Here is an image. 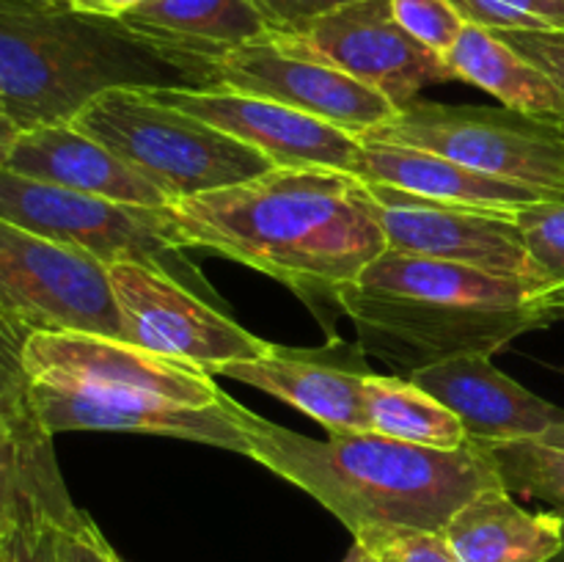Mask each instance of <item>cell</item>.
Returning <instances> with one entry per match:
<instances>
[{
    "label": "cell",
    "instance_id": "obj_1",
    "mask_svg": "<svg viewBox=\"0 0 564 562\" xmlns=\"http://www.w3.org/2000/svg\"><path fill=\"white\" fill-rule=\"evenodd\" d=\"M169 209L182 246L281 281L330 336L341 292L389 251L367 185L347 171L270 169L240 185L176 198Z\"/></svg>",
    "mask_w": 564,
    "mask_h": 562
},
{
    "label": "cell",
    "instance_id": "obj_2",
    "mask_svg": "<svg viewBox=\"0 0 564 562\" xmlns=\"http://www.w3.org/2000/svg\"><path fill=\"white\" fill-rule=\"evenodd\" d=\"M231 411L246 433L248 457L306 490L356 540L394 529L444 532L471 496L501 485L488 452L471 441L460 450H430L378 433L319 441L257 417L235 397Z\"/></svg>",
    "mask_w": 564,
    "mask_h": 562
},
{
    "label": "cell",
    "instance_id": "obj_3",
    "mask_svg": "<svg viewBox=\"0 0 564 562\" xmlns=\"http://www.w3.org/2000/svg\"><path fill=\"white\" fill-rule=\"evenodd\" d=\"M218 55L69 0H0V110L20 130L72 121L110 88H213Z\"/></svg>",
    "mask_w": 564,
    "mask_h": 562
},
{
    "label": "cell",
    "instance_id": "obj_4",
    "mask_svg": "<svg viewBox=\"0 0 564 562\" xmlns=\"http://www.w3.org/2000/svg\"><path fill=\"white\" fill-rule=\"evenodd\" d=\"M358 345L408 372L460 356H494L554 320L532 284L441 259L383 251L339 295Z\"/></svg>",
    "mask_w": 564,
    "mask_h": 562
},
{
    "label": "cell",
    "instance_id": "obj_5",
    "mask_svg": "<svg viewBox=\"0 0 564 562\" xmlns=\"http://www.w3.org/2000/svg\"><path fill=\"white\" fill-rule=\"evenodd\" d=\"M69 125L119 154L158 185L171 204L240 185L275 169L262 152L185 110L160 102L147 88L102 91L83 105Z\"/></svg>",
    "mask_w": 564,
    "mask_h": 562
},
{
    "label": "cell",
    "instance_id": "obj_6",
    "mask_svg": "<svg viewBox=\"0 0 564 562\" xmlns=\"http://www.w3.org/2000/svg\"><path fill=\"white\" fill-rule=\"evenodd\" d=\"M361 141L424 149L477 174L564 198V136L505 105L488 108L416 99Z\"/></svg>",
    "mask_w": 564,
    "mask_h": 562
},
{
    "label": "cell",
    "instance_id": "obj_7",
    "mask_svg": "<svg viewBox=\"0 0 564 562\" xmlns=\"http://www.w3.org/2000/svg\"><path fill=\"white\" fill-rule=\"evenodd\" d=\"M0 220L94 257L105 268L141 262L180 281L202 279L180 259L185 246L169 207L119 204L0 169Z\"/></svg>",
    "mask_w": 564,
    "mask_h": 562
},
{
    "label": "cell",
    "instance_id": "obj_8",
    "mask_svg": "<svg viewBox=\"0 0 564 562\" xmlns=\"http://www.w3.org/2000/svg\"><path fill=\"white\" fill-rule=\"evenodd\" d=\"M0 317L25 334L86 331L121 339L108 268L0 220Z\"/></svg>",
    "mask_w": 564,
    "mask_h": 562
},
{
    "label": "cell",
    "instance_id": "obj_9",
    "mask_svg": "<svg viewBox=\"0 0 564 562\" xmlns=\"http://www.w3.org/2000/svg\"><path fill=\"white\" fill-rule=\"evenodd\" d=\"M108 281L119 309L121 339L143 350L215 375L224 364L262 358L273 347L158 268L113 262L108 264Z\"/></svg>",
    "mask_w": 564,
    "mask_h": 562
},
{
    "label": "cell",
    "instance_id": "obj_10",
    "mask_svg": "<svg viewBox=\"0 0 564 562\" xmlns=\"http://www.w3.org/2000/svg\"><path fill=\"white\" fill-rule=\"evenodd\" d=\"M275 36L383 94L397 110L427 86L455 80L449 64L397 22L391 0H350Z\"/></svg>",
    "mask_w": 564,
    "mask_h": 562
},
{
    "label": "cell",
    "instance_id": "obj_11",
    "mask_svg": "<svg viewBox=\"0 0 564 562\" xmlns=\"http://www.w3.org/2000/svg\"><path fill=\"white\" fill-rule=\"evenodd\" d=\"M389 251L466 264L534 287L532 264L510 209L435 202L386 185H367ZM538 290V287H534Z\"/></svg>",
    "mask_w": 564,
    "mask_h": 562
},
{
    "label": "cell",
    "instance_id": "obj_12",
    "mask_svg": "<svg viewBox=\"0 0 564 562\" xmlns=\"http://www.w3.org/2000/svg\"><path fill=\"white\" fill-rule=\"evenodd\" d=\"M215 75L218 86L273 99L328 121L358 141L397 114L383 94L275 33L224 50L215 61Z\"/></svg>",
    "mask_w": 564,
    "mask_h": 562
},
{
    "label": "cell",
    "instance_id": "obj_13",
    "mask_svg": "<svg viewBox=\"0 0 564 562\" xmlns=\"http://www.w3.org/2000/svg\"><path fill=\"white\" fill-rule=\"evenodd\" d=\"M25 367L42 383L138 391L191 408L220 406L226 391L202 367L158 356L124 339L86 331H39L25 342Z\"/></svg>",
    "mask_w": 564,
    "mask_h": 562
},
{
    "label": "cell",
    "instance_id": "obj_14",
    "mask_svg": "<svg viewBox=\"0 0 564 562\" xmlns=\"http://www.w3.org/2000/svg\"><path fill=\"white\" fill-rule=\"evenodd\" d=\"M154 99L218 127L262 152L275 169H334L350 174L361 141L295 108L231 88H147Z\"/></svg>",
    "mask_w": 564,
    "mask_h": 562
},
{
    "label": "cell",
    "instance_id": "obj_15",
    "mask_svg": "<svg viewBox=\"0 0 564 562\" xmlns=\"http://www.w3.org/2000/svg\"><path fill=\"white\" fill-rule=\"evenodd\" d=\"M31 397L39 419L53 435L69 433V430L171 435V439L220 446V450L240 452L248 457L246 433L235 419L229 395L220 406L191 408L163 400V397L138 395V391L31 380Z\"/></svg>",
    "mask_w": 564,
    "mask_h": 562
},
{
    "label": "cell",
    "instance_id": "obj_16",
    "mask_svg": "<svg viewBox=\"0 0 564 562\" xmlns=\"http://www.w3.org/2000/svg\"><path fill=\"white\" fill-rule=\"evenodd\" d=\"M215 375L279 397L323 424L328 435L372 433L364 408V383L372 369L364 361L361 345L350 347L339 336L323 350L273 345L262 358L224 364Z\"/></svg>",
    "mask_w": 564,
    "mask_h": 562
},
{
    "label": "cell",
    "instance_id": "obj_17",
    "mask_svg": "<svg viewBox=\"0 0 564 562\" xmlns=\"http://www.w3.org/2000/svg\"><path fill=\"white\" fill-rule=\"evenodd\" d=\"M411 380L449 408L471 444L540 439L564 422V408L501 372L488 353H460L411 372Z\"/></svg>",
    "mask_w": 564,
    "mask_h": 562
},
{
    "label": "cell",
    "instance_id": "obj_18",
    "mask_svg": "<svg viewBox=\"0 0 564 562\" xmlns=\"http://www.w3.org/2000/svg\"><path fill=\"white\" fill-rule=\"evenodd\" d=\"M3 169L135 207H171L158 185L69 121L20 130Z\"/></svg>",
    "mask_w": 564,
    "mask_h": 562
},
{
    "label": "cell",
    "instance_id": "obj_19",
    "mask_svg": "<svg viewBox=\"0 0 564 562\" xmlns=\"http://www.w3.org/2000/svg\"><path fill=\"white\" fill-rule=\"evenodd\" d=\"M350 174L361 180L364 185H386L424 198H435V202L510 209V213L540 202V198H549L532 187L494 180V176L477 174L460 163H452L441 154L397 147V143L361 141Z\"/></svg>",
    "mask_w": 564,
    "mask_h": 562
},
{
    "label": "cell",
    "instance_id": "obj_20",
    "mask_svg": "<svg viewBox=\"0 0 564 562\" xmlns=\"http://www.w3.org/2000/svg\"><path fill=\"white\" fill-rule=\"evenodd\" d=\"M444 534L460 562H549L564 545V516L527 510L499 485L471 496Z\"/></svg>",
    "mask_w": 564,
    "mask_h": 562
},
{
    "label": "cell",
    "instance_id": "obj_21",
    "mask_svg": "<svg viewBox=\"0 0 564 562\" xmlns=\"http://www.w3.org/2000/svg\"><path fill=\"white\" fill-rule=\"evenodd\" d=\"M80 516L55 463L53 433L0 417V540L36 518L72 523Z\"/></svg>",
    "mask_w": 564,
    "mask_h": 562
},
{
    "label": "cell",
    "instance_id": "obj_22",
    "mask_svg": "<svg viewBox=\"0 0 564 562\" xmlns=\"http://www.w3.org/2000/svg\"><path fill=\"white\" fill-rule=\"evenodd\" d=\"M444 61L455 80L494 94L505 108L543 121L564 136V94L543 69L523 58L494 31L466 25Z\"/></svg>",
    "mask_w": 564,
    "mask_h": 562
},
{
    "label": "cell",
    "instance_id": "obj_23",
    "mask_svg": "<svg viewBox=\"0 0 564 562\" xmlns=\"http://www.w3.org/2000/svg\"><path fill=\"white\" fill-rule=\"evenodd\" d=\"M121 20L147 33L213 53H224L270 33L268 20L251 0H149Z\"/></svg>",
    "mask_w": 564,
    "mask_h": 562
},
{
    "label": "cell",
    "instance_id": "obj_24",
    "mask_svg": "<svg viewBox=\"0 0 564 562\" xmlns=\"http://www.w3.org/2000/svg\"><path fill=\"white\" fill-rule=\"evenodd\" d=\"M364 408L372 433L430 450H460L468 444L455 413L411 378L369 375L364 383Z\"/></svg>",
    "mask_w": 564,
    "mask_h": 562
},
{
    "label": "cell",
    "instance_id": "obj_25",
    "mask_svg": "<svg viewBox=\"0 0 564 562\" xmlns=\"http://www.w3.org/2000/svg\"><path fill=\"white\" fill-rule=\"evenodd\" d=\"M477 446L488 452L501 485L510 494L545 501L549 510L564 516V450L543 444L540 439L496 441V444Z\"/></svg>",
    "mask_w": 564,
    "mask_h": 562
},
{
    "label": "cell",
    "instance_id": "obj_26",
    "mask_svg": "<svg viewBox=\"0 0 564 562\" xmlns=\"http://www.w3.org/2000/svg\"><path fill=\"white\" fill-rule=\"evenodd\" d=\"M540 298L564 290V198H540L516 213Z\"/></svg>",
    "mask_w": 564,
    "mask_h": 562
},
{
    "label": "cell",
    "instance_id": "obj_27",
    "mask_svg": "<svg viewBox=\"0 0 564 562\" xmlns=\"http://www.w3.org/2000/svg\"><path fill=\"white\" fill-rule=\"evenodd\" d=\"M25 331L0 317V417L14 424H39L25 367Z\"/></svg>",
    "mask_w": 564,
    "mask_h": 562
},
{
    "label": "cell",
    "instance_id": "obj_28",
    "mask_svg": "<svg viewBox=\"0 0 564 562\" xmlns=\"http://www.w3.org/2000/svg\"><path fill=\"white\" fill-rule=\"evenodd\" d=\"M397 22L427 50L444 58L455 47L466 20L449 0H391Z\"/></svg>",
    "mask_w": 564,
    "mask_h": 562
},
{
    "label": "cell",
    "instance_id": "obj_29",
    "mask_svg": "<svg viewBox=\"0 0 564 562\" xmlns=\"http://www.w3.org/2000/svg\"><path fill=\"white\" fill-rule=\"evenodd\" d=\"M358 543L372 549L380 562H460L446 534L430 529H394L369 534Z\"/></svg>",
    "mask_w": 564,
    "mask_h": 562
},
{
    "label": "cell",
    "instance_id": "obj_30",
    "mask_svg": "<svg viewBox=\"0 0 564 562\" xmlns=\"http://www.w3.org/2000/svg\"><path fill=\"white\" fill-rule=\"evenodd\" d=\"M64 527L55 518H36L0 540L6 562H64Z\"/></svg>",
    "mask_w": 564,
    "mask_h": 562
},
{
    "label": "cell",
    "instance_id": "obj_31",
    "mask_svg": "<svg viewBox=\"0 0 564 562\" xmlns=\"http://www.w3.org/2000/svg\"><path fill=\"white\" fill-rule=\"evenodd\" d=\"M512 50L543 69L564 94V31L560 28H518V31H494Z\"/></svg>",
    "mask_w": 564,
    "mask_h": 562
},
{
    "label": "cell",
    "instance_id": "obj_32",
    "mask_svg": "<svg viewBox=\"0 0 564 562\" xmlns=\"http://www.w3.org/2000/svg\"><path fill=\"white\" fill-rule=\"evenodd\" d=\"M64 562H124L88 512L64 527Z\"/></svg>",
    "mask_w": 564,
    "mask_h": 562
},
{
    "label": "cell",
    "instance_id": "obj_33",
    "mask_svg": "<svg viewBox=\"0 0 564 562\" xmlns=\"http://www.w3.org/2000/svg\"><path fill=\"white\" fill-rule=\"evenodd\" d=\"M251 3L268 20L270 31L290 33L306 25L314 17L325 14L341 3H350V0H251Z\"/></svg>",
    "mask_w": 564,
    "mask_h": 562
},
{
    "label": "cell",
    "instance_id": "obj_34",
    "mask_svg": "<svg viewBox=\"0 0 564 562\" xmlns=\"http://www.w3.org/2000/svg\"><path fill=\"white\" fill-rule=\"evenodd\" d=\"M457 14L466 20V25L488 28V31H518V28H545L534 17L523 11L510 9V6L494 3V0H449Z\"/></svg>",
    "mask_w": 564,
    "mask_h": 562
},
{
    "label": "cell",
    "instance_id": "obj_35",
    "mask_svg": "<svg viewBox=\"0 0 564 562\" xmlns=\"http://www.w3.org/2000/svg\"><path fill=\"white\" fill-rule=\"evenodd\" d=\"M494 3L510 6L543 22L545 28H560L564 31V0H494Z\"/></svg>",
    "mask_w": 564,
    "mask_h": 562
},
{
    "label": "cell",
    "instance_id": "obj_36",
    "mask_svg": "<svg viewBox=\"0 0 564 562\" xmlns=\"http://www.w3.org/2000/svg\"><path fill=\"white\" fill-rule=\"evenodd\" d=\"M69 3H75L77 9L83 11H94V14L116 17V20H121V17L135 11L138 6L149 3V0H69Z\"/></svg>",
    "mask_w": 564,
    "mask_h": 562
},
{
    "label": "cell",
    "instance_id": "obj_37",
    "mask_svg": "<svg viewBox=\"0 0 564 562\" xmlns=\"http://www.w3.org/2000/svg\"><path fill=\"white\" fill-rule=\"evenodd\" d=\"M17 136H20V127L0 110V169H3L6 160H9V152L11 147H14Z\"/></svg>",
    "mask_w": 564,
    "mask_h": 562
},
{
    "label": "cell",
    "instance_id": "obj_38",
    "mask_svg": "<svg viewBox=\"0 0 564 562\" xmlns=\"http://www.w3.org/2000/svg\"><path fill=\"white\" fill-rule=\"evenodd\" d=\"M543 306H545V312L551 314V320H554V323L556 320H564V290L545 295Z\"/></svg>",
    "mask_w": 564,
    "mask_h": 562
},
{
    "label": "cell",
    "instance_id": "obj_39",
    "mask_svg": "<svg viewBox=\"0 0 564 562\" xmlns=\"http://www.w3.org/2000/svg\"><path fill=\"white\" fill-rule=\"evenodd\" d=\"M341 562H380V560H378V554H375L372 549H367V545L358 543V540H356V543L350 545V551H347V556Z\"/></svg>",
    "mask_w": 564,
    "mask_h": 562
},
{
    "label": "cell",
    "instance_id": "obj_40",
    "mask_svg": "<svg viewBox=\"0 0 564 562\" xmlns=\"http://www.w3.org/2000/svg\"><path fill=\"white\" fill-rule=\"evenodd\" d=\"M540 441H543V444H549V446H556V450H564V422L545 430V433L540 435Z\"/></svg>",
    "mask_w": 564,
    "mask_h": 562
},
{
    "label": "cell",
    "instance_id": "obj_41",
    "mask_svg": "<svg viewBox=\"0 0 564 562\" xmlns=\"http://www.w3.org/2000/svg\"><path fill=\"white\" fill-rule=\"evenodd\" d=\"M549 562H564V545H562V551H560V554H556V556H551Z\"/></svg>",
    "mask_w": 564,
    "mask_h": 562
},
{
    "label": "cell",
    "instance_id": "obj_42",
    "mask_svg": "<svg viewBox=\"0 0 564 562\" xmlns=\"http://www.w3.org/2000/svg\"><path fill=\"white\" fill-rule=\"evenodd\" d=\"M0 562H6V560H3V545H0Z\"/></svg>",
    "mask_w": 564,
    "mask_h": 562
}]
</instances>
